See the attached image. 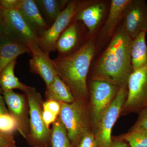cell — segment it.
<instances>
[{"label":"cell","instance_id":"1","mask_svg":"<svg viewBox=\"0 0 147 147\" xmlns=\"http://www.w3.org/2000/svg\"><path fill=\"white\" fill-rule=\"evenodd\" d=\"M132 40L122 23L120 24L108 46L95 64L92 80L106 81L127 89L132 71Z\"/></svg>","mask_w":147,"mask_h":147},{"label":"cell","instance_id":"2","mask_svg":"<svg viewBox=\"0 0 147 147\" xmlns=\"http://www.w3.org/2000/svg\"><path fill=\"white\" fill-rule=\"evenodd\" d=\"M96 47L93 39L88 38L74 53L54 60L58 76L68 86L75 100L85 102L88 98L87 76Z\"/></svg>","mask_w":147,"mask_h":147},{"label":"cell","instance_id":"3","mask_svg":"<svg viewBox=\"0 0 147 147\" xmlns=\"http://www.w3.org/2000/svg\"><path fill=\"white\" fill-rule=\"evenodd\" d=\"M25 92L28 102L30 117V133L27 136V141L33 147H51L52 130L47 127L42 119V97L33 87L27 86Z\"/></svg>","mask_w":147,"mask_h":147},{"label":"cell","instance_id":"4","mask_svg":"<svg viewBox=\"0 0 147 147\" xmlns=\"http://www.w3.org/2000/svg\"><path fill=\"white\" fill-rule=\"evenodd\" d=\"M59 118L65 127L71 147H76L84 134L90 131L88 113L83 101L62 103Z\"/></svg>","mask_w":147,"mask_h":147},{"label":"cell","instance_id":"5","mask_svg":"<svg viewBox=\"0 0 147 147\" xmlns=\"http://www.w3.org/2000/svg\"><path fill=\"white\" fill-rule=\"evenodd\" d=\"M147 108V63L132 71L127 83V94L122 112L140 113Z\"/></svg>","mask_w":147,"mask_h":147},{"label":"cell","instance_id":"6","mask_svg":"<svg viewBox=\"0 0 147 147\" xmlns=\"http://www.w3.org/2000/svg\"><path fill=\"white\" fill-rule=\"evenodd\" d=\"M119 87L99 80L90 84L91 119L95 128L115 98Z\"/></svg>","mask_w":147,"mask_h":147},{"label":"cell","instance_id":"7","mask_svg":"<svg viewBox=\"0 0 147 147\" xmlns=\"http://www.w3.org/2000/svg\"><path fill=\"white\" fill-rule=\"evenodd\" d=\"M108 4V2L101 0L77 1L71 22H83L88 30V38H93L109 10Z\"/></svg>","mask_w":147,"mask_h":147},{"label":"cell","instance_id":"8","mask_svg":"<svg viewBox=\"0 0 147 147\" xmlns=\"http://www.w3.org/2000/svg\"><path fill=\"white\" fill-rule=\"evenodd\" d=\"M127 89L120 87L110 107L96 127L94 134L96 147H110L112 143L111 133L113 126L121 113L127 96Z\"/></svg>","mask_w":147,"mask_h":147},{"label":"cell","instance_id":"9","mask_svg":"<svg viewBox=\"0 0 147 147\" xmlns=\"http://www.w3.org/2000/svg\"><path fill=\"white\" fill-rule=\"evenodd\" d=\"M77 1H69L65 8L50 28L40 37L38 45L41 50L50 54L56 51L58 39L71 24L75 13Z\"/></svg>","mask_w":147,"mask_h":147},{"label":"cell","instance_id":"10","mask_svg":"<svg viewBox=\"0 0 147 147\" xmlns=\"http://www.w3.org/2000/svg\"><path fill=\"white\" fill-rule=\"evenodd\" d=\"M4 14L7 33L29 48L38 45L39 36L18 9L4 10Z\"/></svg>","mask_w":147,"mask_h":147},{"label":"cell","instance_id":"11","mask_svg":"<svg viewBox=\"0 0 147 147\" xmlns=\"http://www.w3.org/2000/svg\"><path fill=\"white\" fill-rule=\"evenodd\" d=\"M122 24L133 40L142 32H147V4L144 0H130L124 11Z\"/></svg>","mask_w":147,"mask_h":147},{"label":"cell","instance_id":"12","mask_svg":"<svg viewBox=\"0 0 147 147\" xmlns=\"http://www.w3.org/2000/svg\"><path fill=\"white\" fill-rule=\"evenodd\" d=\"M32 58L29 61L30 71L39 75L46 86L50 85L57 76L55 61L50 59L48 53L43 52L38 45L30 47Z\"/></svg>","mask_w":147,"mask_h":147},{"label":"cell","instance_id":"13","mask_svg":"<svg viewBox=\"0 0 147 147\" xmlns=\"http://www.w3.org/2000/svg\"><path fill=\"white\" fill-rule=\"evenodd\" d=\"M130 0L110 1L108 16L98 34L97 45L101 46L112 38L118 25L122 21L124 11Z\"/></svg>","mask_w":147,"mask_h":147},{"label":"cell","instance_id":"14","mask_svg":"<svg viewBox=\"0 0 147 147\" xmlns=\"http://www.w3.org/2000/svg\"><path fill=\"white\" fill-rule=\"evenodd\" d=\"M79 23L71 22L58 39L56 48L58 57L71 55L82 47L83 31Z\"/></svg>","mask_w":147,"mask_h":147},{"label":"cell","instance_id":"15","mask_svg":"<svg viewBox=\"0 0 147 147\" xmlns=\"http://www.w3.org/2000/svg\"><path fill=\"white\" fill-rule=\"evenodd\" d=\"M3 97L9 109V112L16 119L18 131L25 138L27 137L26 105L23 94L13 90L3 92Z\"/></svg>","mask_w":147,"mask_h":147},{"label":"cell","instance_id":"16","mask_svg":"<svg viewBox=\"0 0 147 147\" xmlns=\"http://www.w3.org/2000/svg\"><path fill=\"white\" fill-rule=\"evenodd\" d=\"M28 47L8 33L0 36V72L20 55L30 53Z\"/></svg>","mask_w":147,"mask_h":147},{"label":"cell","instance_id":"17","mask_svg":"<svg viewBox=\"0 0 147 147\" xmlns=\"http://www.w3.org/2000/svg\"><path fill=\"white\" fill-rule=\"evenodd\" d=\"M18 10L34 29L39 38L42 33L50 28L42 17L35 0H22Z\"/></svg>","mask_w":147,"mask_h":147},{"label":"cell","instance_id":"18","mask_svg":"<svg viewBox=\"0 0 147 147\" xmlns=\"http://www.w3.org/2000/svg\"><path fill=\"white\" fill-rule=\"evenodd\" d=\"M45 96L47 100L61 103H71L75 100L68 86L58 75L50 85L46 86Z\"/></svg>","mask_w":147,"mask_h":147},{"label":"cell","instance_id":"19","mask_svg":"<svg viewBox=\"0 0 147 147\" xmlns=\"http://www.w3.org/2000/svg\"><path fill=\"white\" fill-rule=\"evenodd\" d=\"M146 33L144 31L141 32L132 40L131 53L132 71L141 68L147 63Z\"/></svg>","mask_w":147,"mask_h":147},{"label":"cell","instance_id":"20","mask_svg":"<svg viewBox=\"0 0 147 147\" xmlns=\"http://www.w3.org/2000/svg\"><path fill=\"white\" fill-rule=\"evenodd\" d=\"M16 64V59L7 64L0 72V88L2 92L15 89L26 91L27 86L20 82L14 74Z\"/></svg>","mask_w":147,"mask_h":147},{"label":"cell","instance_id":"21","mask_svg":"<svg viewBox=\"0 0 147 147\" xmlns=\"http://www.w3.org/2000/svg\"><path fill=\"white\" fill-rule=\"evenodd\" d=\"M68 0H35L40 10L52 24L65 8Z\"/></svg>","mask_w":147,"mask_h":147},{"label":"cell","instance_id":"22","mask_svg":"<svg viewBox=\"0 0 147 147\" xmlns=\"http://www.w3.org/2000/svg\"><path fill=\"white\" fill-rule=\"evenodd\" d=\"M51 147H71L65 127L59 118L53 123Z\"/></svg>","mask_w":147,"mask_h":147},{"label":"cell","instance_id":"23","mask_svg":"<svg viewBox=\"0 0 147 147\" xmlns=\"http://www.w3.org/2000/svg\"><path fill=\"white\" fill-rule=\"evenodd\" d=\"M123 139L130 147H147V130L144 129H131Z\"/></svg>","mask_w":147,"mask_h":147},{"label":"cell","instance_id":"24","mask_svg":"<svg viewBox=\"0 0 147 147\" xmlns=\"http://www.w3.org/2000/svg\"><path fill=\"white\" fill-rule=\"evenodd\" d=\"M18 125L16 119L8 113L0 116V132L4 134H13L18 130Z\"/></svg>","mask_w":147,"mask_h":147},{"label":"cell","instance_id":"25","mask_svg":"<svg viewBox=\"0 0 147 147\" xmlns=\"http://www.w3.org/2000/svg\"><path fill=\"white\" fill-rule=\"evenodd\" d=\"M76 147H96L94 134L89 131L84 134Z\"/></svg>","mask_w":147,"mask_h":147},{"label":"cell","instance_id":"26","mask_svg":"<svg viewBox=\"0 0 147 147\" xmlns=\"http://www.w3.org/2000/svg\"><path fill=\"white\" fill-rule=\"evenodd\" d=\"M61 104L55 100H47L43 103V109L49 110L58 116L60 113Z\"/></svg>","mask_w":147,"mask_h":147},{"label":"cell","instance_id":"27","mask_svg":"<svg viewBox=\"0 0 147 147\" xmlns=\"http://www.w3.org/2000/svg\"><path fill=\"white\" fill-rule=\"evenodd\" d=\"M141 128L147 130V108L139 113L137 120L131 129Z\"/></svg>","mask_w":147,"mask_h":147},{"label":"cell","instance_id":"28","mask_svg":"<svg viewBox=\"0 0 147 147\" xmlns=\"http://www.w3.org/2000/svg\"><path fill=\"white\" fill-rule=\"evenodd\" d=\"M22 0H0V6L4 10L18 9Z\"/></svg>","mask_w":147,"mask_h":147},{"label":"cell","instance_id":"29","mask_svg":"<svg viewBox=\"0 0 147 147\" xmlns=\"http://www.w3.org/2000/svg\"><path fill=\"white\" fill-rule=\"evenodd\" d=\"M42 119L46 126L49 128L50 125L53 123L57 119V116L49 110L43 109L42 113Z\"/></svg>","mask_w":147,"mask_h":147},{"label":"cell","instance_id":"30","mask_svg":"<svg viewBox=\"0 0 147 147\" xmlns=\"http://www.w3.org/2000/svg\"><path fill=\"white\" fill-rule=\"evenodd\" d=\"M15 144L13 134H4L0 132V147Z\"/></svg>","mask_w":147,"mask_h":147},{"label":"cell","instance_id":"31","mask_svg":"<svg viewBox=\"0 0 147 147\" xmlns=\"http://www.w3.org/2000/svg\"><path fill=\"white\" fill-rule=\"evenodd\" d=\"M5 33H7V32L5 20L4 9L0 6V36Z\"/></svg>","mask_w":147,"mask_h":147},{"label":"cell","instance_id":"32","mask_svg":"<svg viewBox=\"0 0 147 147\" xmlns=\"http://www.w3.org/2000/svg\"><path fill=\"white\" fill-rule=\"evenodd\" d=\"M1 94V93H0V116L3 114L9 113L7 108L6 107L5 103L3 97Z\"/></svg>","mask_w":147,"mask_h":147},{"label":"cell","instance_id":"33","mask_svg":"<svg viewBox=\"0 0 147 147\" xmlns=\"http://www.w3.org/2000/svg\"><path fill=\"white\" fill-rule=\"evenodd\" d=\"M110 147H130L125 142L120 140L112 141Z\"/></svg>","mask_w":147,"mask_h":147},{"label":"cell","instance_id":"34","mask_svg":"<svg viewBox=\"0 0 147 147\" xmlns=\"http://www.w3.org/2000/svg\"><path fill=\"white\" fill-rule=\"evenodd\" d=\"M3 147H17L16 146L15 144H11L7 145V146H5Z\"/></svg>","mask_w":147,"mask_h":147},{"label":"cell","instance_id":"35","mask_svg":"<svg viewBox=\"0 0 147 147\" xmlns=\"http://www.w3.org/2000/svg\"><path fill=\"white\" fill-rule=\"evenodd\" d=\"M0 93L2 94L3 92L1 90V88H0Z\"/></svg>","mask_w":147,"mask_h":147},{"label":"cell","instance_id":"36","mask_svg":"<svg viewBox=\"0 0 147 147\" xmlns=\"http://www.w3.org/2000/svg\"></svg>","mask_w":147,"mask_h":147}]
</instances>
